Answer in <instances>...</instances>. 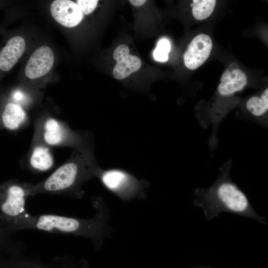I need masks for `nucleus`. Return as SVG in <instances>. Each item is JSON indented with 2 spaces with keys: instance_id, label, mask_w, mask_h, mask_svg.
<instances>
[{
  "instance_id": "f257e3e1",
  "label": "nucleus",
  "mask_w": 268,
  "mask_h": 268,
  "mask_svg": "<svg viewBox=\"0 0 268 268\" xmlns=\"http://www.w3.org/2000/svg\"><path fill=\"white\" fill-rule=\"evenodd\" d=\"M194 195V205L202 209L207 220L226 212L252 218L264 225L268 224L266 218L256 211L227 172H223L210 187L195 190Z\"/></svg>"
},
{
  "instance_id": "f03ea898",
  "label": "nucleus",
  "mask_w": 268,
  "mask_h": 268,
  "mask_svg": "<svg viewBox=\"0 0 268 268\" xmlns=\"http://www.w3.org/2000/svg\"><path fill=\"white\" fill-rule=\"evenodd\" d=\"M98 168L89 149L80 148L72 157L57 168L45 180L33 186L38 193L63 194L76 189L83 181L97 174Z\"/></svg>"
},
{
  "instance_id": "7ed1b4c3",
  "label": "nucleus",
  "mask_w": 268,
  "mask_h": 268,
  "mask_svg": "<svg viewBox=\"0 0 268 268\" xmlns=\"http://www.w3.org/2000/svg\"><path fill=\"white\" fill-rule=\"evenodd\" d=\"M93 228L91 221L55 214H29L17 227L19 229H34L55 233L82 235L92 234Z\"/></svg>"
},
{
  "instance_id": "20e7f679",
  "label": "nucleus",
  "mask_w": 268,
  "mask_h": 268,
  "mask_svg": "<svg viewBox=\"0 0 268 268\" xmlns=\"http://www.w3.org/2000/svg\"><path fill=\"white\" fill-rule=\"evenodd\" d=\"M33 186L27 184H13L6 190L0 201V211L7 218L12 221L16 227L29 214L26 209V201L33 195Z\"/></svg>"
},
{
  "instance_id": "39448f33",
  "label": "nucleus",
  "mask_w": 268,
  "mask_h": 268,
  "mask_svg": "<svg viewBox=\"0 0 268 268\" xmlns=\"http://www.w3.org/2000/svg\"><path fill=\"white\" fill-rule=\"evenodd\" d=\"M97 174L107 189L119 195L134 194L139 188V182L124 170L119 169L99 170Z\"/></svg>"
},
{
  "instance_id": "423d86ee",
  "label": "nucleus",
  "mask_w": 268,
  "mask_h": 268,
  "mask_svg": "<svg viewBox=\"0 0 268 268\" xmlns=\"http://www.w3.org/2000/svg\"><path fill=\"white\" fill-rule=\"evenodd\" d=\"M212 48L211 38L205 34H200L191 41L184 55L185 66L194 70L201 66L210 56Z\"/></svg>"
},
{
  "instance_id": "0eeeda50",
  "label": "nucleus",
  "mask_w": 268,
  "mask_h": 268,
  "mask_svg": "<svg viewBox=\"0 0 268 268\" xmlns=\"http://www.w3.org/2000/svg\"><path fill=\"white\" fill-rule=\"evenodd\" d=\"M54 62V55L47 46L37 49L29 58L25 67V74L30 79L39 78L50 71Z\"/></svg>"
},
{
  "instance_id": "6e6552de",
  "label": "nucleus",
  "mask_w": 268,
  "mask_h": 268,
  "mask_svg": "<svg viewBox=\"0 0 268 268\" xmlns=\"http://www.w3.org/2000/svg\"><path fill=\"white\" fill-rule=\"evenodd\" d=\"M50 12L55 20L62 26L73 27L83 18V13L76 3L69 0H56L50 6Z\"/></svg>"
},
{
  "instance_id": "1a4fd4ad",
  "label": "nucleus",
  "mask_w": 268,
  "mask_h": 268,
  "mask_svg": "<svg viewBox=\"0 0 268 268\" xmlns=\"http://www.w3.org/2000/svg\"><path fill=\"white\" fill-rule=\"evenodd\" d=\"M129 53V47L124 44L118 46L114 52L113 57L117 63L113 69V74L117 79L125 78L138 70L141 66L140 59Z\"/></svg>"
},
{
  "instance_id": "9d476101",
  "label": "nucleus",
  "mask_w": 268,
  "mask_h": 268,
  "mask_svg": "<svg viewBox=\"0 0 268 268\" xmlns=\"http://www.w3.org/2000/svg\"><path fill=\"white\" fill-rule=\"evenodd\" d=\"M42 135L45 142L51 146L58 145L67 140L79 144L81 139L78 134L68 132L59 121L54 118H49L44 122Z\"/></svg>"
},
{
  "instance_id": "9b49d317",
  "label": "nucleus",
  "mask_w": 268,
  "mask_h": 268,
  "mask_svg": "<svg viewBox=\"0 0 268 268\" xmlns=\"http://www.w3.org/2000/svg\"><path fill=\"white\" fill-rule=\"evenodd\" d=\"M247 83L246 75L242 70L237 68V64L234 63L222 73L218 91L222 96H229L242 90Z\"/></svg>"
},
{
  "instance_id": "f8f14e48",
  "label": "nucleus",
  "mask_w": 268,
  "mask_h": 268,
  "mask_svg": "<svg viewBox=\"0 0 268 268\" xmlns=\"http://www.w3.org/2000/svg\"><path fill=\"white\" fill-rule=\"evenodd\" d=\"M26 43L21 36L10 38L0 51V69L8 71L17 63L24 53Z\"/></svg>"
},
{
  "instance_id": "ddd939ff",
  "label": "nucleus",
  "mask_w": 268,
  "mask_h": 268,
  "mask_svg": "<svg viewBox=\"0 0 268 268\" xmlns=\"http://www.w3.org/2000/svg\"><path fill=\"white\" fill-rule=\"evenodd\" d=\"M26 118V113L22 107L13 103H8L5 106L2 114L4 126L11 130L19 128L25 122Z\"/></svg>"
},
{
  "instance_id": "4468645a",
  "label": "nucleus",
  "mask_w": 268,
  "mask_h": 268,
  "mask_svg": "<svg viewBox=\"0 0 268 268\" xmlns=\"http://www.w3.org/2000/svg\"><path fill=\"white\" fill-rule=\"evenodd\" d=\"M54 163L53 156L47 146L39 145L33 149L30 157V164L34 169L46 171L53 167Z\"/></svg>"
},
{
  "instance_id": "2eb2a0df",
  "label": "nucleus",
  "mask_w": 268,
  "mask_h": 268,
  "mask_svg": "<svg viewBox=\"0 0 268 268\" xmlns=\"http://www.w3.org/2000/svg\"><path fill=\"white\" fill-rule=\"evenodd\" d=\"M247 110L256 117L262 116L268 110V89L266 88L260 96L249 98L246 103Z\"/></svg>"
},
{
  "instance_id": "dca6fc26",
  "label": "nucleus",
  "mask_w": 268,
  "mask_h": 268,
  "mask_svg": "<svg viewBox=\"0 0 268 268\" xmlns=\"http://www.w3.org/2000/svg\"><path fill=\"white\" fill-rule=\"evenodd\" d=\"M216 4L215 0H194L192 3V14L198 20L208 18L214 10Z\"/></svg>"
},
{
  "instance_id": "f3484780",
  "label": "nucleus",
  "mask_w": 268,
  "mask_h": 268,
  "mask_svg": "<svg viewBox=\"0 0 268 268\" xmlns=\"http://www.w3.org/2000/svg\"><path fill=\"white\" fill-rule=\"evenodd\" d=\"M171 50L170 41L166 38H161L157 43L153 55L155 61L165 62L168 59V53Z\"/></svg>"
},
{
  "instance_id": "a211bd4d",
  "label": "nucleus",
  "mask_w": 268,
  "mask_h": 268,
  "mask_svg": "<svg viewBox=\"0 0 268 268\" xmlns=\"http://www.w3.org/2000/svg\"><path fill=\"white\" fill-rule=\"evenodd\" d=\"M8 268H55L36 260L27 258H20L13 262Z\"/></svg>"
},
{
  "instance_id": "6ab92c4d",
  "label": "nucleus",
  "mask_w": 268,
  "mask_h": 268,
  "mask_svg": "<svg viewBox=\"0 0 268 268\" xmlns=\"http://www.w3.org/2000/svg\"><path fill=\"white\" fill-rule=\"evenodd\" d=\"M98 2L97 0H78L76 3L83 14H88L94 11Z\"/></svg>"
},
{
  "instance_id": "aec40b11",
  "label": "nucleus",
  "mask_w": 268,
  "mask_h": 268,
  "mask_svg": "<svg viewBox=\"0 0 268 268\" xmlns=\"http://www.w3.org/2000/svg\"><path fill=\"white\" fill-rule=\"evenodd\" d=\"M146 0H130L129 2L135 6H139L143 5Z\"/></svg>"
},
{
  "instance_id": "412c9836",
  "label": "nucleus",
  "mask_w": 268,
  "mask_h": 268,
  "mask_svg": "<svg viewBox=\"0 0 268 268\" xmlns=\"http://www.w3.org/2000/svg\"><path fill=\"white\" fill-rule=\"evenodd\" d=\"M13 97L17 101H22L24 98V95L22 92L17 91L13 94Z\"/></svg>"
},
{
  "instance_id": "4be33fe9",
  "label": "nucleus",
  "mask_w": 268,
  "mask_h": 268,
  "mask_svg": "<svg viewBox=\"0 0 268 268\" xmlns=\"http://www.w3.org/2000/svg\"><path fill=\"white\" fill-rule=\"evenodd\" d=\"M55 268H73L72 267L67 264H62L58 266L55 267Z\"/></svg>"
}]
</instances>
